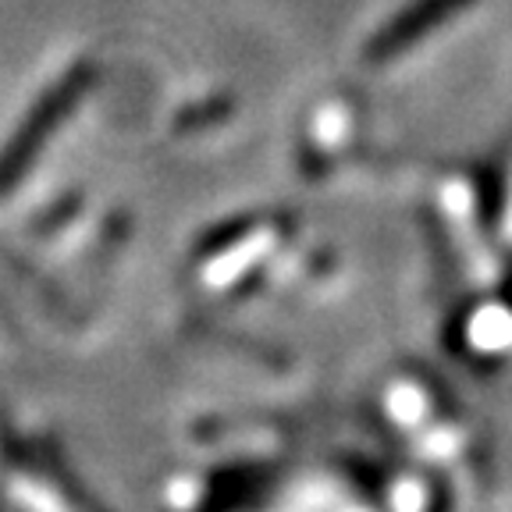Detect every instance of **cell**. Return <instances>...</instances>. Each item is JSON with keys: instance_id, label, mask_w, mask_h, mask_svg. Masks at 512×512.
I'll return each instance as SVG.
<instances>
[{"instance_id": "cell-1", "label": "cell", "mask_w": 512, "mask_h": 512, "mask_svg": "<svg viewBox=\"0 0 512 512\" xmlns=\"http://www.w3.org/2000/svg\"><path fill=\"white\" fill-rule=\"evenodd\" d=\"M473 0H413L409 8H402L395 18L381 25L363 47V61L367 64H388L420 40H427L434 29L448 22V18L463 15Z\"/></svg>"}]
</instances>
